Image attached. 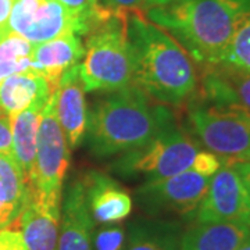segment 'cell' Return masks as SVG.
<instances>
[{
    "mask_svg": "<svg viewBox=\"0 0 250 250\" xmlns=\"http://www.w3.org/2000/svg\"><path fill=\"white\" fill-rule=\"evenodd\" d=\"M128 39L134 85L161 104L179 106L196 95L195 62L166 29L149 21L143 10L128 11Z\"/></svg>",
    "mask_w": 250,
    "mask_h": 250,
    "instance_id": "1",
    "label": "cell"
},
{
    "mask_svg": "<svg viewBox=\"0 0 250 250\" xmlns=\"http://www.w3.org/2000/svg\"><path fill=\"white\" fill-rule=\"evenodd\" d=\"M106 93L88 111L83 138L96 157L132 152L175 124L167 104L153 103L136 85Z\"/></svg>",
    "mask_w": 250,
    "mask_h": 250,
    "instance_id": "2",
    "label": "cell"
},
{
    "mask_svg": "<svg viewBox=\"0 0 250 250\" xmlns=\"http://www.w3.org/2000/svg\"><path fill=\"white\" fill-rule=\"evenodd\" d=\"M143 11L205 68L221 62L236 28L250 13V0H179Z\"/></svg>",
    "mask_w": 250,
    "mask_h": 250,
    "instance_id": "3",
    "label": "cell"
},
{
    "mask_svg": "<svg viewBox=\"0 0 250 250\" xmlns=\"http://www.w3.org/2000/svg\"><path fill=\"white\" fill-rule=\"evenodd\" d=\"M128 11H113L89 31L80 75L85 92H113L134 85Z\"/></svg>",
    "mask_w": 250,
    "mask_h": 250,
    "instance_id": "4",
    "label": "cell"
},
{
    "mask_svg": "<svg viewBox=\"0 0 250 250\" xmlns=\"http://www.w3.org/2000/svg\"><path fill=\"white\" fill-rule=\"evenodd\" d=\"M188 121L199 142L223 160L238 161L250 152V114L239 106L192 98Z\"/></svg>",
    "mask_w": 250,
    "mask_h": 250,
    "instance_id": "5",
    "label": "cell"
},
{
    "mask_svg": "<svg viewBox=\"0 0 250 250\" xmlns=\"http://www.w3.org/2000/svg\"><path fill=\"white\" fill-rule=\"evenodd\" d=\"M199 152V143L174 124L142 147L121 154L110 170L124 178L164 179L190 170Z\"/></svg>",
    "mask_w": 250,
    "mask_h": 250,
    "instance_id": "6",
    "label": "cell"
},
{
    "mask_svg": "<svg viewBox=\"0 0 250 250\" xmlns=\"http://www.w3.org/2000/svg\"><path fill=\"white\" fill-rule=\"evenodd\" d=\"M7 28L34 46L64 35L86 36L92 29L88 21L57 0H16Z\"/></svg>",
    "mask_w": 250,
    "mask_h": 250,
    "instance_id": "7",
    "label": "cell"
},
{
    "mask_svg": "<svg viewBox=\"0 0 250 250\" xmlns=\"http://www.w3.org/2000/svg\"><path fill=\"white\" fill-rule=\"evenodd\" d=\"M211 177L187 170L172 177L146 181L136 189V202L150 215H195L208 189Z\"/></svg>",
    "mask_w": 250,
    "mask_h": 250,
    "instance_id": "8",
    "label": "cell"
},
{
    "mask_svg": "<svg viewBox=\"0 0 250 250\" xmlns=\"http://www.w3.org/2000/svg\"><path fill=\"white\" fill-rule=\"evenodd\" d=\"M56 98L53 92L42 113L34 172L29 184L46 195L62 196L64 179L70 167V147L57 118Z\"/></svg>",
    "mask_w": 250,
    "mask_h": 250,
    "instance_id": "9",
    "label": "cell"
},
{
    "mask_svg": "<svg viewBox=\"0 0 250 250\" xmlns=\"http://www.w3.org/2000/svg\"><path fill=\"white\" fill-rule=\"evenodd\" d=\"M193 220L196 224L250 223V193L232 164L224 163L211 177Z\"/></svg>",
    "mask_w": 250,
    "mask_h": 250,
    "instance_id": "10",
    "label": "cell"
},
{
    "mask_svg": "<svg viewBox=\"0 0 250 250\" xmlns=\"http://www.w3.org/2000/svg\"><path fill=\"white\" fill-rule=\"evenodd\" d=\"M62 199V195H46L28 182L25 202L13 223L22 235L28 250H57Z\"/></svg>",
    "mask_w": 250,
    "mask_h": 250,
    "instance_id": "11",
    "label": "cell"
},
{
    "mask_svg": "<svg viewBox=\"0 0 250 250\" xmlns=\"http://www.w3.org/2000/svg\"><path fill=\"white\" fill-rule=\"evenodd\" d=\"M85 199L95 224H117L132 211V199L125 188L106 172L90 170L82 177Z\"/></svg>",
    "mask_w": 250,
    "mask_h": 250,
    "instance_id": "12",
    "label": "cell"
},
{
    "mask_svg": "<svg viewBox=\"0 0 250 250\" xmlns=\"http://www.w3.org/2000/svg\"><path fill=\"white\" fill-rule=\"evenodd\" d=\"M56 113L68 147L75 149L86 134L88 106L81 80L80 64L72 65L60 78L56 90Z\"/></svg>",
    "mask_w": 250,
    "mask_h": 250,
    "instance_id": "13",
    "label": "cell"
},
{
    "mask_svg": "<svg viewBox=\"0 0 250 250\" xmlns=\"http://www.w3.org/2000/svg\"><path fill=\"white\" fill-rule=\"evenodd\" d=\"M62 200L57 250H93L95 221L88 210L81 177L72 181Z\"/></svg>",
    "mask_w": 250,
    "mask_h": 250,
    "instance_id": "14",
    "label": "cell"
},
{
    "mask_svg": "<svg viewBox=\"0 0 250 250\" xmlns=\"http://www.w3.org/2000/svg\"><path fill=\"white\" fill-rule=\"evenodd\" d=\"M81 38L64 35L34 46L31 54L32 71L42 75L53 89H57L62 74L83 59L85 45Z\"/></svg>",
    "mask_w": 250,
    "mask_h": 250,
    "instance_id": "15",
    "label": "cell"
},
{
    "mask_svg": "<svg viewBox=\"0 0 250 250\" xmlns=\"http://www.w3.org/2000/svg\"><path fill=\"white\" fill-rule=\"evenodd\" d=\"M203 71V98L239 106L250 114V72L225 64L205 67Z\"/></svg>",
    "mask_w": 250,
    "mask_h": 250,
    "instance_id": "16",
    "label": "cell"
},
{
    "mask_svg": "<svg viewBox=\"0 0 250 250\" xmlns=\"http://www.w3.org/2000/svg\"><path fill=\"white\" fill-rule=\"evenodd\" d=\"M250 236V223L196 224L182 233L179 250H236Z\"/></svg>",
    "mask_w": 250,
    "mask_h": 250,
    "instance_id": "17",
    "label": "cell"
},
{
    "mask_svg": "<svg viewBox=\"0 0 250 250\" xmlns=\"http://www.w3.org/2000/svg\"><path fill=\"white\" fill-rule=\"evenodd\" d=\"M50 96L39 98L29 107L10 118L11 134H13V156L24 171L28 182L34 172L38 134H39L42 113Z\"/></svg>",
    "mask_w": 250,
    "mask_h": 250,
    "instance_id": "18",
    "label": "cell"
},
{
    "mask_svg": "<svg viewBox=\"0 0 250 250\" xmlns=\"http://www.w3.org/2000/svg\"><path fill=\"white\" fill-rule=\"evenodd\" d=\"M182 233L177 221L138 218L128 225L124 250H179Z\"/></svg>",
    "mask_w": 250,
    "mask_h": 250,
    "instance_id": "19",
    "label": "cell"
},
{
    "mask_svg": "<svg viewBox=\"0 0 250 250\" xmlns=\"http://www.w3.org/2000/svg\"><path fill=\"white\" fill-rule=\"evenodd\" d=\"M53 92L56 89L35 71L18 72L0 82V110L11 118L35 100L50 96Z\"/></svg>",
    "mask_w": 250,
    "mask_h": 250,
    "instance_id": "20",
    "label": "cell"
},
{
    "mask_svg": "<svg viewBox=\"0 0 250 250\" xmlns=\"http://www.w3.org/2000/svg\"><path fill=\"white\" fill-rule=\"evenodd\" d=\"M28 192V179L13 154L0 153V205L13 223L20 214Z\"/></svg>",
    "mask_w": 250,
    "mask_h": 250,
    "instance_id": "21",
    "label": "cell"
},
{
    "mask_svg": "<svg viewBox=\"0 0 250 250\" xmlns=\"http://www.w3.org/2000/svg\"><path fill=\"white\" fill-rule=\"evenodd\" d=\"M220 64L250 72V13L236 28Z\"/></svg>",
    "mask_w": 250,
    "mask_h": 250,
    "instance_id": "22",
    "label": "cell"
},
{
    "mask_svg": "<svg viewBox=\"0 0 250 250\" xmlns=\"http://www.w3.org/2000/svg\"><path fill=\"white\" fill-rule=\"evenodd\" d=\"M67 10H70L75 16L88 21L93 28L100 21L107 18L114 10L107 9L99 0H57Z\"/></svg>",
    "mask_w": 250,
    "mask_h": 250,
    "instance_id": "23",
    "label": "cell"
},
{
    "mask_svg": "<svg viewBox=\"0 0 250 250\" xmlns=\"http://www.w3.org/2000/svg\"><path fill=\"white\" fill-rule=\"evenodd\" d=\"M126 231L118 224H104L93 231V250H124Z\"/></svg>",
    "mask_w": 250,
    "mask_h": 250,
    "instance_id": "24",
    "label": "cell"
},
{
    "mask_svg": "<svg viewBox=\"0 0 250 250\" xmlns=\"http://www.w3.org/2000/svg\"><path fill=\"white\" fill-rule=\"evenodd\" d=\"M34 45L24 36L9 32L0 39V62H13L22 57H31Z\"/></svg>",
    "mask_w": 250,
    "mask_h": 250,
    "instance_id": "25",
    "label": "cell"
},
{
    "mask_svg": "<svg viewBox=\"0 0 250 250\" xmlns=\"http://www.w3.org/2000/svg\"><path fill=\"white\" fill-rule=\"evenodd\" d=\"M224 164V160L218 157L217 154L211 152H200L197 153L195 161L190 167V170L196 171L199 174H203L207 177H213L217 171L221 168Z\"/></svg>",
    "mask_w": 250,
    "mask_h": 250,
    "instance_id": "26",
    "label": "cell"
},
{
    "mask_svg": "<svg viewBox=\"0 0 250 250\" xmlns=\"http://www.w3.org/2000/svg\"><path fill=\"white\" fill-rule=\"evenodd\" d=\"M0 250H28V248L21 232L9 227L0 231Z\"/></svg>",
    "mask_w": 250,
    "mask_h": 250,
    "instance_id": "27",
    "label": "cell"
},
{
    "mask_svg": "<svg viewBox=\"0 0 250 250\" xmlns=\"http://www.w3.org/2000/svg\"><path fill=\"white\" fill-rule=\"evenodd\" d=\"M25 71H32L31 57H22V59L13 60V62H0V82L3 80H6L10 75Z\"/></svg>",
    "mask_w": 250,
    "mask_h": 250,
    "instance_id": "28",
    "label": "cell"
},
{
    "mask_svg": "<svg viewBox=\"0 0 250 250\" xmlns=\"http://www.w3.org/2000/svg\"><path fill=\"white\" fill-rule=\"evenodd\" d=\"M0 153L13 154V134L11 120L3 111L0 113Z\"/></svg>",
    "mask_w": 250,
    "mask_h": 250,
    "instance_id": "29",
    "label": "cell"
},
{
    "mask_svg": "<svg viewBox=\"0 0 250 250\" xmlns=\"http://www.w3.org/2000/svg\"><path fill=\"white\" fill-rule=\"evenodd\" d=\"M103 6L114 11H135L145 9L146 0H99Z\"/></svg>",
    "mask_w": 250,
    "mask_h": 250,
    "instance_id": "30",
    "label": "cell"
},
{
    "mask_svg": "<svg viewBox=\"0 0 250 250\" xmlns=\"http://www.w3.org/2000/svg\"><path fill=\"white\" fill-rule=\"evenodd\" d=\"M13 0H0V34L4 36L9 34V18L11 9H13Z\"/></svg>",
    "mask_w": 250,
    "mask_h": 250,
    "instance_id": "31",
    "label": "cell"
},
{
    "mask_svg": "<svg viewBox=\"0 0 250 250\" xmlns=\"http://www.w3.org/2000/svg\"><path fill=\"white\" fill-rule=\"evenodd\" d=\"M229 164H232L233 168L238 171L239 177L242 178L245 187H246V189L249 190L250 193V160L232 161V163H229Z\"/></svg>",
    "mask_w": 250,
    "mask_h": 250,
    "instance_id": "32",
    "label": "cell"
},
{
    "mask_svg": "<svg viewBox=\"0 0 250 250\" xmlns=\"http://www.w3.org/2000/svg\"><path fill=\"white\" fill-rule=\"evenodd\" d=\"M11 224H13V220L10 218V215L4 210V207L0 205V231L4 228H9Z\"/></svg>",
    "mask_w": 250,
    "mask_h": 250,
    "instance_id": "33",
    "label": "cell"
},
{
    "mask_svg": "<svg viewBox=\"0 0 250 250\" xmlns=\"http://www.w3.org/2000/svg\"><path fill=\"white\" fill-rule=\"evenodd\" d=\"M179 0H146L145 1V9L147 7H153V6H166V4H171Z\"/></svg>",
    "mask_w": 250,
    "mask_h": 250,
    "instance_id": "34",
    "label": "cell"
},
{
    "mask_svg": "<svg viewBox=\"0 0 250 250\" xmlns=\"http://www.w3.org/2000/svg\"><path fill=\"white\" fill-rule=\"evenodd\" d=\"M236 250H250V236Z\"/></svg>",
    "mask_w": 250,
    "mask_h": 250,
    "instance_id": "35",
    "label": "cell"
},
{
    "mask_svg": "<svg viewBox=\"0 0 250 250\" xmlns=\"http://www.w3.org/2000/svg\"><path fill=\"white\" fill-rule=\"evenodd\" d=\"M241 160H250V152L248 153V154H245V156L242 157ZM241 160H238V161H241Z\"/></svg>",
    "mask_w": 250,
    "mask_h": 250,
    "instance_id": "36",
    "label": "cell"
},
{
    "mask_svg": "<svg viewBox=\"0 0 250 250\" xmlns=\"http://www.w3.org/2000/svg\"><path fill=\"white\" fill-rule=\"evenodd\" d=\"M13 1H16V0H13Z\"/></svg>",
    "mask_w": 250,
    "mask_h": 250,
    "instance_id": "37",
    "label": "cell"
},
{
    "mask_svg": "<svg viewBox=\"0 0 250 250\" xmlns=\"http://www.w3.org/2000/svg\"><path fill=\"white\" fill-rule=\"evenodd\" d=\"M0 113H1V110H0Z\"/></svg>",
    "mask_w": 250,
    "mask_h": 250,
    "instance_id": "38",
    "label": "cell"
}]
</instances>
